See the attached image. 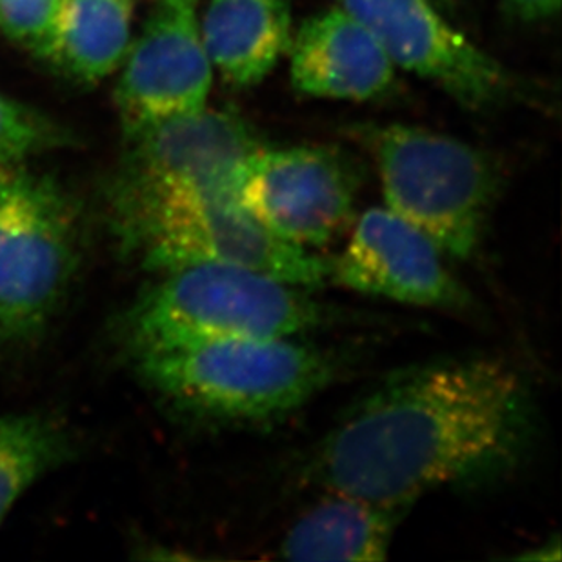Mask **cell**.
Wrapping results in <instances>:
<instances>
[{
    "label": "cell",
    "instance_id": "cell-16",
    "mask_svg": "<svg viewBox=\"0 0 562 562\" xmlns=\"http://www.w3.org/2000/svg\"><path fill=\"white\" fill-rule=\"evenodd\" d=\"M75 453L66 426L49 415H0V525L16 501Z\"/></svg>",
    "mask_w": 562,
    "mask_h": 562
},
{
    "label": "cell",
    "instance_id": "cell-14",
    "mask_svg": "<svg viewBox=\"0 0 562 562\" xmlns=\"http://www.w3.org/2000/svg\"><path fill=\"white\" fill-rule=\"evenodd\" d=\"M201 37L223 79L248 88L265 79L290 48V5L288 0H212Z\"/></svg>",
    "mask_w": 562,
    "mask_h": 562
},
{
    "label": "cell",
    "instance_id": "cell-7",
    "mask_svg": "<svg viewBox=\"0 0 562 562\" xmlns=\"http://www.w3.org/2000/svg\"><path fill=\"white\" fill-rule=\"evenodd\" d=\"M361 182L356 159L334 146H260L240 171L237 199L277 239L313 250L350 228Z\"/></svg>",
    "mask_w": 562,
    "mask_h": 562
},
{
    "label": "cell",
    "instance_id": "cell-9",
    "mask_svg": "<svg viewBox=\"0 0 562 562\" xmlns=\"http://www.w3.org/2000/svg\"><path fill=\"white\" fill-rule=\"evenodd\" d=\"M434 240L390 207L357 218L345 248L328 260V281L351 292L419 308L467 312L473 297Z\"/></svg>",
    "mask_w": 562,
    "mask_h": 562
},
{
    "label": "cell",
    "instance_id": "cell-11",
    "mask_svg": "<svg viewBox=\"0 0 562 562\" xmlns=\"http://www.w3.org/2000/svg\"><path fill=\"white\" fill-rule=\"evenodd\" d=\"M195 0H165L127 49L117 85L124 127L206 108L212 63L196 24Z\"/></svg>",
    "mask_w": 562,
    "mask_h": 562
},
{
    "label": "cell",
    "instance_id": "cell-4",
    "mask_svg": "<svg viewBox=\"0 0 562 562\" xmlns=\"http://www.w3.org/2000/svg\"><path fill=\"white\" fill-rule=\"evenodd\" d=\"M108 204L121 250L154 273L221 262L308 290L328 282V260L266 232L235 193H108Z\"/></svg>",
    "mask_w": 562,
    "mask_h": 562
},
{
    "label": "cell",
    "instance_id": "cell-2",
    "mask_svg": "<svg viewBox=\"0 0 562 562\" xmlns=\"http://www.w3.org/2000/svg\"><path fill=\"white\" fill-rule=\"evenodd\" d=\"M132 361L144 384L179 414L226 428L290 417L340 372V357L301 337L215 340Z\"/></svg>",
    "mask_w": 562,
    "mask_h": 562
},
{
    "label": "cell",
    "instance_id": "cell-13",
    "mask_svg": "<svg viewBox=\"0 0 562 562\" xmlns=\"http://www.w3.org/2000/svg\"><path fill=\"white\" fill-rule=\"evenodd\" d=\"M326 494L290 526L279 544V555L303 562L384 561L408 508Z\"/></svg>",
    "mask_w": 562,
    "mask_h": 562
},
{
    "label": "cell",
    "instance_id": "cell-5",
    "mask_svg": "<svg viewBox=\"0 0 562 562\" xmlns=\"http://www.w3.org/2000/svg\"><path fill=\"white\" fill-rule=\"evenodd\" d=\"M82 257V224L68 193L26 165L0 176V353L48 331Z\"/></svg>",
    "mask_w": 562,
    "mask_h": 562
},
{
    "label": "cell",
    "instance_id": "cell-1",
    "mask_svg": "<svg viewBox=\"0 0 562 562\" xmlns=\"http://www.w3.org/2000/svg\"><path fill=\"white\" fill-rule=\"evenodd\" d=\"M536 403L519 370L494 357L401 368L318 440L304 477L318 488L395 508L448 486L494 483L525 461Z\"/></svg>",
    "mask_w": 562,
    "mask_h": 562
},
{
    "label": "cell",
    "instance_id": "cell-17",
    "mask_svg": "<svg viewBox=\"0 0 562 562\" xmlns=\"http://www.w3.org/2000/svg\"><path fill=\"white\" fill-rule=\"evenodd\" d=\"M60 144L64 135L54 124L0 95V176Z\"/></svg>",
    "mask_w": 562,
    "mask_h": 562
},
{
    "label": "cell",
    "instance_id": "cell-15",
    "mask_svg": "<svg viewBox=\"0 0 562 562\" xmlns=\"http://www.w3.org/2000/svg\"><path fill=\"white\" fill-rule=\"evenodd\" d=\"M130 26L132 0H60L41 55L74 79L95 82L123 63Z\"/></svg>",
    "mask_w": 562,
    "mask_h": 562
},
{
    "label": "cell",
    "instance_id": "cell-18",
    "mask_svg": "<svg viewBox=\"0 0 562 562\" xmlns=\"http://www.w3.org/2000/svg\"><path fill=\"white\" fill-rule=\"evenodd\" d=\"M60 0H0V26L8 37L38 55L54 32Z\"/></svg>",
    "mask_w": 562,
    "mask_h": 562
},
{
    "label": "cell",
    "instance_id": "cell-12",
    "mask_svg": "<svg viewBox=\"0 0 562 562\" xmlns=\"http://www.w3.org/2000/svg\"><path fill=\"white\" fill-rule=\"evenodd\" d=\"M288 49L293 86L306 95L372 101L395 80L381 44L342 8L304 22Z\"/></svg>",
    "mask_w": 562,
    "mask_h": 562
},
{
    "label": "cell",
    "instance_id": "cell-8",
    "mask_svg": "<svg viewBox=\"0 0 562 562\" xmlns=\"http://www.w3.org/2000/svg\"><path fill=\"white\" fill-rule=\"evenodd\" d=\"M124 154L110 193L224 191L237 195L246 160L265 146L228 110H206L124 127Z\"/></svg>",
    "mask_w": 562,
    "mask_h": 562
},
{
    "label": "cell",
    "instance_id": "cell-10",
    "mask_svg": "<svg viewBox=\"0 0 562 562\" xmlns=\"http://www.w3.org/2000/svg\"><path fill=\"white\" fill-rule=\"evenodd\" d=\"M356 16L393 66L425 77L470 108L506 97V69L450 26L428 0H337Z\"/></svg>",
    "mask_w": 562,
    "mask_h": 562
},
{
    "label": "cell",
    "instance_id": "cell-6",
    "mask_svg": "<svg viewBox=\"0 0 562 562\" xmlns=\"http://www.w3.org/2000/svg\"><path fill=\"white\" fill-rule=\"evenodd\" d=\"M364 143L386 207L425 232L442 254L473 257L499 193L494 160L472 144L426 127H379Z\"/></svg>",
    "mask_w": 562,
    "mask_h": 562
},
{
    "label": "cell",
    "instance_id": "cell-3",
    "mask_svg": "<svg viewBox=\"0 0 562 562\" xmlns=\"http://www.w3.org/2000/svg\"><path fill=\"white\" fill-rule=\"evenodd\" d=\"M157 276L119 317L130 359L215 340L303 337L335 318L308 288L245 266L201 262Z\"/></svg>",
    "mask_w": 562,
    "mask_h": 562
},
{
    "label": "cell",
    "instance_id": "cell-19",
    "mask_svg": "<svg viewBox=\"0 0 562 562\" xmlns=\"http://www.w3.org/2000/svg\"><path fill=\"white\" fill-rule=\"evenodd\" d=\"M559 5L561 0H506V8L522 21L548 19L558 13Z\"/></svg>",
    "mask_w": 562,
    "mask_h": 562
}]
</instances>
